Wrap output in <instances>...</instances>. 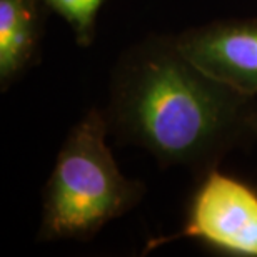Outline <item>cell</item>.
<instances>
[{
	"mask_svg": "<svg viewBox=\"0 0 257 257\" xmlns=\"http://www.w3.org/2000/svg\"><path fill=\"white\" fill-rule=\"evenodd\" d=\"M255 97L195 65L176 35H149L117 59L104 112L119 142L200 176L255 137Z\"/></svg>",
	"mask_w": 257,
	"mask_h": 257,
	"instance_id": "6da1fadb",
	"label": "cell"
},
{
	"mask_svg": "<svg viewBox=\"0 0 257 257\" xmlns=\"http://www.w3.org/2000/svg\"><path fill=\"white\" fill-rule=\"evenodd\" d=\"M109 134L100 109H90L67 134L44 189L39 240H89L142 200L144 184L120 172Z\"/></svg>",
	"mask_w": 257,
	"mask_h": 257,
	"instance_id": "7a4b0ae2",
	"label": "cell"
},
{
	"mask_svg": "<svg viewBox=\"0 0 257 257\" xmlns=\"http://www.w3.org/2000/svg\"><path fill=\"white\" fill-rule=\"evenodd\" d=\"M179 239L197 240L220 255L257 257V189L219 167L202 172L182 229L171 237L151 239L146 252Z\"/></svg>",
	"mask_w": 257,
	"mask_h": 257,
	"instance_id": "3957f363",
	"label": "cell"
},
{
	"mask_svg": "<svg viewBox=\"0 0 257 257\" xmlns=\"http://www.w3.org/2000/svg\"><path fill=\"white\" fill-rule=\"evenodd\" d=\"M176 39L204 72L257 99V17L214 20L189 27Z\"/></svg>",
	"mask_w": 257,
	"mask_h": 257,
	"instance_id": "277c9868",
	"label": "cell"
},
{
	"mask_svg": "<svg viewBox=\"0 0 257 257\" xmlns=\"http://www.w3.org/2000/svg\"><path fill=\"white\" fill-rule=\"evenodd\" d=\"M42 0H0V89L5 92L35 62L44 32Z\"/></svg>",
	"mask_w": 257,
	"mask_h": 257,
	"instance_id": "5b68a950",
	"label": "cell"
},
{
	"mask_svg": "<svg viewBox=\"0 0 257 257\" xmlns=\"http://www.w3.org/2000/svg\"><path fill=\"white\" fill-rule=\"evenodd\" d=\"M105 0H42L44 7L69 25L75 42L90 47L97 34V19Z\"/></svg>",
	"mask_w": 257,
	"mask_h": 257,
	"instance_id": "8992f818",
	"label": "cell"
},
{
	"mask_svg": "<svg viewBox=\"0 0 257 257\" xmlns=\"http://www.w3.org/2000/svg\"><path fill=\"white\" fill-rule=\"evenodd\" d=\"M254 134H255V139H257V109H255V117H254Z\"/></svg>",
	"mask_w": 257,
	"mask_h": 257,
	"instance_id": "52a82bcc",
	"label": "cell"
}]
</instances>
